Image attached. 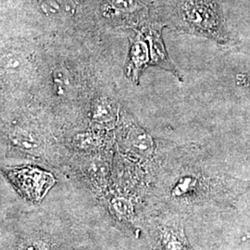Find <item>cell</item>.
Returning a JSON list of instances; mask_svg holds the SVG:
<instances>
[{"mask_svg": "<svg viewBox=\"0 0 250 250\" xmlns=\"http://www.w3.org/2000/svg\"><path fill=\"white\" fill-rule=\"evenodd\" d=\"M125 147L136 157L146 159L154 152V141L151 135L138 126L130 128L125 137Z\"/></svg>", "mask_w": 250, "mask_h": 250, "instance_id": "5b68a950", "label": "cell"}, {"mask_svg": "<svg viewBox=\"0 0 250 250\" xmlns=\"http://www.w3.org/2000/svg\"><path fill=\"white\" fill-rule=\"evenodd\" d=\"M161 29L162 26L160 24H153L146 27L144 34L149 46L150 65L158 67L165 72H170L177 80L182 82V76L176 66L170 60V56L166 49Z\"/></svg>", "mask_w": 250, "mask_h": 250, "instance_id": "3957f363", "label": "cell"}, {"mask_svg": "<svg viewBox=\"0 0 250 250\" xmlns=\"http://www.w3.org/2000/svg\"><path fill=\"white\" fill-rule=\"evenodd\" d=\"M136 3L134 0H110V3L107 6V10L108 13L114 15L115 12H128L134 9Z\"/></svg>", "mask_w": 250, "mask_h": 250, "instance_id": "9c48e42d", "label": "cell"}, {"mask_svg": "<svg viewBox=\"0 0 250 250\" xmlns=\"http://www.w3.org/2000/svg\"><path fill=\"white\" fill-rule=\"evenodd\" d=\"M111 206L114 208L117 215H119L122 218L129 219L132 215V207L131 204L125 199L116 197L111 200Z\"/></svg>", "mask_w": 250, "mask_h": 250, "instance_id": "30bf717a", "label": "cell"}, {"mask_svg": "<svg viewBox=\"0 0 250 250\" xmlns=\"http://www.w3.org/2000/svg\"><path fill=\"white\" fill-rule=\"evenodd\" d=\"M10 141L23 151L35 152L40 147V143L35 135L22 131H18L11 134Z\"/></svg>", "mask_w": 250, "mask_h": 250, "instance_id": "ba28073f", "label": "cell"}, {"mask_svg": "<svg viewBox=\"0 0 250 250\" xmlns=\"http://www.w3.org/2000/svg\"><path fill=\"white\" fill-rule=\"evenodd\" d=\"M169 10L172 24L180 30L224 47L235 45L224 17L223 0H169Z\"/></svg>", "mask_w": 250, "mask_h": 250, "instance_id": "6da1fadb", "label": "cell"}, {"mask_svg": "<svg viewBox=\"0 0 250 250\" xmlns=\"http://www.w3.org/2000/svg\"><path fill=\"white\" fill-rule=\"evenodd\" d=\"M53 80L56 93H58L59 95H64L69 85V78L67 72H65V70L56 71L54 72Z\"/></svg>", "mask_w": 250, "mask_h": 250, "instance_id": "8fae6325", "label": "cell"}, {"mask_svg": "<svg viewBox=\"0 0 250 250\" xmlns=\"http://www.w3.org/2000/svg\"><path fill=\"white\" fill-rule=\"evenodd\" d=\"M6 175L19 193L32 201H40L56 183L50 172L31 166L9 169Z\"/></svg>", "mask_w": 250, "mask_h": 250, "instance_id": "7a4b0ae2", "label": "cell"}, {"mask_svg": "<svg viewBox=\"0 0 250 250\" xmlns=\"http://www.w3.org/2000/svg\"><path fill=\"white\" fill-rule=\"evenodd\" d=\"M91 118L98 125H107L113 123L116 118L115 105L107 99H97L92 105Z\"/></svg>", "mask_w": 250, "mask_h": 250, "instance_id": "8992f818", "label": "cell"}, {"mask_svg": "<svg viewBox=\"0 0 250 250\" xmlns=\"http://www.w3.org/2000/svg\"><path fill=\"white\" fill-rule=\"evenodd\" d=\"M161 242L163 250H189L183 233L175 226L166 227L162 230Z\"/></svg>", "mask_w": 250, "mask_h": 250, "instance_id": "52a82bcc", "label": "cell"}, {"mask_svg": "<svg viewBox=\"0 0 250 250\" xmlns=\"http://www.w3.org/2000/svg\"><path fill=\"white\" fill-rule=\"evenodd\" d=\"M19 250H46V249L40 242L28 241L21 245Z\"/></svg>", "mask_w": 250, "mask_h": 250, "instance_id": "4fadbf2b", "label": "cell"}, {"mask_svg": "<svg viewBox=\"0 0 250 250\" xmlns=\"http://www.w3.org/2000/svg\"><path fill=\"white\" fill-rule=\"evenodd\" d=\"M150 65V53L147 41L140 34L131 40L125 66V76L135 84L139 83L144 70Z\"/></svg>", "mask_w": 250, "mask_h": 250, "instance_id": "277c9868", "label": "cell"}, {"mask_svg": "<svg viewBox=\"0 0 250 250\" xmlns=\"http://www.w3.org/2000/svg\"><path fill=\"white\" fill-rule=\"evenodd\" d=\"M74 144L78 148L86 150V149L93 148L96 146L97 138L94 134H88V133L78 134L74 139Z\"/></svg>", "mask_w": 250, "mask_h": 250, "instance_id": "7c38bea8", "label": "cell"}]
</instances>
